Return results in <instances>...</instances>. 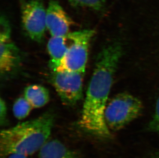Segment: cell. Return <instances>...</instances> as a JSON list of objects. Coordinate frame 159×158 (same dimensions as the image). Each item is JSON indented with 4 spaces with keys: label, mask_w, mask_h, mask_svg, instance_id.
I'll list each match as a JSON object with an SVG mask.
<instances>
[{
    "label": "cell",
    "mask_w": 159,
    "mask_h": 158,
    "mask_svg": "<svg viewBox=\"0 0 159 158\" xmlns=\"http://www.w3.org/2000/svg\"><path fill=\"white\" fill-rule=\"evenodd\" d=\"M152 158H159V154H157L156 155L154 156Z\"/></svg>",
    "instance_id": "obj_17"
},
{
    "label": "cell",
    "mask_w": 159,
    "mask_h": 158,
    "mask_svg": "<svg viewBox=\"0 0 159 158\" xmlns=\"http://www.w3.org/2000/svg\"><path fill=\"white\" fill-rule=\"evenodd\" d=\"M94 34V30H84L67 34L68 49L61 64L56 71L84 72L90 41Z\"/></svg>",
    "instance_id": "obj_4"
},
{
    "label": "cell",
    "mask_w": 159,
    "mask_h": 158,
    "mask_svg": "<svg viewBox=\"0 0 159 158\" xmlns=\"http://www.w3.org/2000/svg\"><path fill=\"white\" fill-rule=\"evenodd\" d=\"M54 122V115L48 112L35 119L2 130L1 158L13 154L28 156L40 151L48 141Z\"/></svg>",
    "instance_id": "obj_2"
},
{
    "label": "cell",
    "mask_w": 159,
    "mask_h": 158,
    "mask_svg": "<svg viewBox=\"0 0 159 158\" xmlns=\"http://www.w3.org/2000/svg\"><path fill=\"white\" fill-rule=\"evenodd\" d=\"M39 158H80L78 152L58 140L48 141L39 151Z\"/></svg>",
    "instance_id": "obj_10"
},
{
    "label": "cell",
    "mask_w": 159,
    "mask_h": 158,
    "mask_svg": "<svg viewBox=\"0 0 159 158\" xmlns=\"http://www.w3.org/2000/svg\"><path fill=\"white\" fill-rule=\"evenodd\" d=\"M122 55V47L112 44L103 48L96 58L79 122L84 130L95 137H112L105 120V111Z\"/></svg>",
    "instance_id": "obj_1"
},
{
    "label": "cell",
    "mask_w": 159,
    "mask_h": 158,
    "mask_svg": "<svg viewBox=\"0 0 159 158\" xmlns=\"http://www.w3.org/2000/svg\"><path fill=\"white\" fill-rule=\"evenodd\" d=\"M6 158H28L27 156L21 154H13L8 156Z\"/></svg>",
    "instance_id": "obj_16"
},
{
    "label": "cell",
    "mask_w": 159,
    "mask_h": 158,
    "mask_svg": "<svg viewBox=\"0 0 159 158\" xmlns=\"http://www.w3.org/2000/svg\"><path fill=\"white\" fill-rule=\"evenodd\" d=\"M7 115V107L6 103L3 99L0 100V122L1 124L3 125L6 122Z\"/></svg>",
    "instance_id": "obj_15"
},
{
    "label": "cell",
    "mask_w": 159,
    "mask_h": 158,
    "mask_svg": "<svg viewBox=\"0 0 159 158\" xmlns=\"http://www.w3.org/2000/svg\"><path fill=\"white\" fill-rule=\"evenodd\" d=\"M19 50L11 40L9 24L1 25L0 32V71L6 74L12 71L19 61Z\"/></svg>",
    "instance_id": "obj_7"
},
{
    "label": "cell",
    "mask_w": 159,
    "mask_h": 158,
    "mask_svg": "<svg viewBox=\"0 0 159 158\" xmlns=\"http://www.w3.org/2000/svg\"><path fill=\"white\" fill-rule=\"evenodd\" d=\"M24 98L33 108H42L48 103L50 94L48 90L41 85H32L24 90Z\"/></svg>",
    "instance_id": "obj_11"
},
{
    "label": "cell",
    "mask_w": 159,
    "mask_h": 158,
    "mask_svg": "<svg viewBox=\"0 0 159 158\" xmlns=\"http://www.w3.org/2000/svg\"><path fill=\"white\" fill-rule=\"evenodd\" d=\"M47 11L41 0H29L22 8L23 26L30 37L36 42L43 39L46 25Z\"/></svg>",
    "instance_id": "obj_6"
},
{
    "label": "cell",
    "mask_w": 159,
    "mask_h": 158,
    "mask_svg": "<svg viewBox=\"0 0 159 158\" xmlns=\"http://www.w3.org/2000/svg\"><path fill=\"white\" fill-rule=\"evenodd\" d=\"M50 55V67L53 72L61 64L68 48L67 36L52 37L47 45Z\"/></svg>",
    "instance_id": "obj_9"
},
{
    "label": "cell",
    "mask_w": 159,
    "mask_h": 158,
    "mask_svg": "<svg viewBox=\"0 0 159 158\" xmlns=\"http://www.w3.org/2000/svg\"><path fill=\"white\" fill-rule=\"evenodd\" d=\"M72 5L76 7H84L99 11L102 9L105 0H69Z\"/></svg>",
    "instance_id": "obj_13"
},
{
    "label": "cell",
    "mask_w": 159,
    "mask_h": 158,
    "mask_svg": "<svg viewBox=\"0 0 159 158\" xmlns=\"http://www.w3.org/2000/svg\"><path fill=\"white\" fill-rule=\"evenodd\" d=\"M72 21L61 6L51 1L47 11L46 25L52 37H63L69 33Z\"/></svg>",
    "instance_id": "obj_8"
},
{
    "label": "cell",
    "mask_w": 159,
    "mask_h": 158,
    "mask_svg": "<svg viewBox=\"0 0 159 158\" xmlns=\"http://www.w3.org/2000/svg\"><path fill=\"white\" fill-rule=\"evenodd\" d=\"M143 109L141 101L127 93L119 94L107 105L105 120L113 131L120 130L140 116Z\"/></svg>",
    "instance_id": "obj_3"
},
{
    "label": "cell",
    "mask_w": 159,
    "mask_h": 158,
    "mask_svg": "<svg viewBox=\"0 0 159 158\" xmlns=\"http://www.w3.org/2000/svg\"><path fill=\"white\" fill-rule=\"evenodd\" d=\"M84 72L55 71L51 82L65 104L74 105L81 99Z\"/></svg>",
    "instance_id": "obj_5"
},
{
    "label": "cell",
    "mask_w": 159,
    "mask_h": 158,
    "mask_svg": "<svg viewBox=\"0 0 159 158\" xmlns=\"http://www.w3.org/2000/svg\"><path fill=\"white\" fill-rule=\"evenodd\" d=\"M148 128L151 131L159 134V97L157 101L153 118L149 124Z\"/></svg>",
    "instance_id": "obj_14"
},
{
    "label": "cell",
    "mask_w": 159,
    "mask_h": 158,
    "mask_svg": "<svg viewBox=\"0 0 159 158\" xmlns=\"http://www.w3.org/2000/svg\"><path fill=\"white\" fill-rule=\"evenodd\" d=\"M32 108H33L24 97H20L14 103L12 111L16 118L22 120L27 117Z\"/></svg>",
    "instance_id": "obj_12"
}]
</instances>
